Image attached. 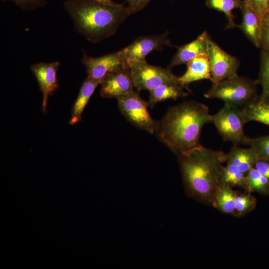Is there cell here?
<instances>
[{
	"label": "cell",
	"instance_id": "277c9868",
	"mask_svg": "<svg viewBox=\"0 0 269 269\" xmlns=\"http://www.w3.org/2000/svg\"><path fill=\"white\" fill-rule=\"evenodd\" d=\"M258 82L237 75L212 84L204 96L208 99H220L225 104L244 108L258 96Z\"/></svg>",
	"mask_w": 269,
	"mask_h": 269
},
{
	"label": "cell",
	"instance_id": "8fae6325",
	"mask_svg": "<svg viewBox=\"0 0 269 269\" xmlns=\"http://www.w3.org/2000/svg\"><path fill=\"white\" fill-rule=\"evenodd\" d=\"M60 66L58 61L39 62L32 65L30 70L35 76L42 95V112H46L48 98L58 88L57 72Z\"/></svg>",
	"mask_w": 269,
	"mask_h": 269
},
{
	"label": "cell",
	"instance_id": "e0dca14e",
	"mask_svg": "<svg viewBox=\"0 0 269 269\" xmlns=\"http://www.w3.org/2000/svg\"><path fill=\"white\" fill-rule=\"evenodd\" d=\"M101 83L88 77L83 81L78 96L71 109L69 124L73 125L80 122L83 112L95 89Z\"/></svg>",
	"mask_w": 269,
	"mask_h": 269
},
{
	"label": "cell",
	"instance_id": "ba28073f",
	"mask_svg": "<svg viewBox=\"0 0 269 269\" xmlns=\"http://www.w3.org/2000/svg\"><path fill=\"white\" fill-rule=\"evenodd\" d=\"M207 54L208 56L212 84L237 74L239 67V59L222 49L211 37L208 43Z\"/></svg>",
	"mask_w": 269,
	"mask_h": 269
},
{
	"label": "cell",
	"instance_id": "cb8c5ba5",
	"mask_svg": "<svg viewBox=\"0 0 269 269\" xmlns=\"http://www.w3.org/2000/svg\"><path fill=\"white\" fill-rule=\"evenodd\" d=\"M243 144L254 149L259 159L269 161V134L254 138L246 136Z\"/></svg>",
	"mask_w": 269,
	"mask_h": 269
},
{
	"label": "cell",
	"instance_id": "8992f818",
	"mask_svg": "<svg viewBox=\"0 0 269 269\" xmlns=\"http://www.w3.org/2000/svg\"><path fill=\"white\" fill-rule=\"evenodd\" d=\"M129 68L137 91H150L165 83H179L178 77L170 70L149 64L145 59L133 62Z\"/></svg>",
	"mask_w": 269,
	"mask_h": 269
},
{
	"label": "cell",
	"instance_id": "5b68a950",
	"mask_svg": "<svg viewBox=\"0 0 269 269\" xmlns=\"http://www.w3.org/2000/svg\"><path fill=\"white\" fill-rule=\"evenodd\" d=\"M213 123L225 141L235 144L243 143L246 136L244 127L246 123L242 109L228 104L216 114L212 115Z\"/></svg>",
	"mask_w": 269,
	"mask_h": 269
},
{
	"label": "cell",
	"instance_id": "ac0fdd59",
	"mask_svg": "<svg viewBox=\"0 0 269 269\" xmlns=\"http://www.w3.org/2000/svg\"><path fill=\"white\" fill-rule=\"evenodd\" d=\"M242 111L246 123L255 121L269 127V96L261 94Z\"/></svg>",
	"mask_w": 269,
	"mask_h": 269
},
{
	"label": "cell",
	"instance_id": "603a6c76",
	"mask_svg": "<svg viewBox=\"0 0 269 269\" xmlns=\"http://www.w3.org/2000/svg\"><path fill=\"white\" fill-rule=\"evenodd\" d=\"M249 193L257 192L269 194V180L255 167L246 174V189Z\"/></svg>",
	"mask_w": 269,
	"mask_h": 269
},
{
	"label": "cell",
	"instance_id": "9a60e30c",
	"mask_svg": "<svg viewBox=\"0 0 269 269\" xmlns=\"http://www.w3.org/2000/svg\"><path fill=\"white\" fill-rule=\"evenodd\" d=\"M242 21L238 25L249 40L257 47L261 46L262 20L257 13L245 3L240 8Z\"/></svg>",
	"mask_w": 269,
	"mask_h": 269
},
{
	"label": "cell",
	"instance_id": "52a82bcc",
	"mask_svg": "<svg viewBox=\"0 0 269 269\" xmlns=\"http://www.w3.org/2000/svg\"><path fill=\"white\" fill-rule=\"evenodd\" d=\"M119 108L126 119L135 127L153 134L156 121L149 114L147 102L144 101L138 93L133 90L117 99Z\"/></svg>",
	"mask_w": 269,
	"mask_h": 269
},
{
	"label": "cell",
	"instance_id": "d4e9b609",
	"mask_svg": "<svg viewBox=\"0 0 269 269\" xmlns=\"http://www.w3.org/2000/svg\"><path fill=\"white\" fill-rule=\"evenodd\" d=\"M261 85V94L269 96V52L262 49L260 58V69L258 81Z\"/></svg>",
	"mask_w": 269,
	"mask_h": 269
},
{
	"label": "cell",
	"instance_id": "4316f807",
	"mask_svg": "<svg viewBox=\"0 0 269 269\" xmlns=\"http://www.w3.org/2000/svg\"><path fill=\"white\" fill-rule=\"evenodd\" d=\"M244 2L257 13L262 20L269 12V0H244Z\"/></svg>",
	"mask_w": 269,
	"mask_h": 269
},
{
	"label": "cell",
	"instance_id": "7a4b0ae2",
	"mask_svg": "<svg viewBox=\"0 0 269 269\" xmlns=\"http://www.w3.org/2000/svg\"><path fill=\"white\" fill-rule=\"evenodd\" d=\"M64 7L76 31L96 43L114 35L134 12L128 6L104 4L92 0H67Z\"/></svg>",
	"mask_w": 269,
	"mask_h": 269
},
{
	"label": "cell",
	"instance_id": "f546056e",
	"mask_svg": "<svg viewBox=\"0 0 269 269\" xmlns=\"http://www.w3.org/2000/svg\"><path fill=\"white\" fill-rule=\"evenodd\" d=\"M134 13L145 8L151 0H125Z\"/></svg>",
	"mask_w": 269,
	"mask_h": 269
},
{
	"label": "cell",
	"instance_id": "ffe728a7",
	"mask_svg": "<svg viewBox=\"0 0 269 269\" xmlns=\"http://www.w3.org/2000/svg\"><path fill=\"white\" fill-rule=\"evenodd\" d=\"M236 193L232 187L219 185L214 195L211 203L220 211L227 214L235 212Z\"/></svg>",
	"mask_w": 269,
	"mask_h": 269
},
{
	"label": "cell",
	"instance_id": "f1b7e54d",
	"mask_svg": "<svg viewBox=\"0 0 269 269\" xmlns=\"http://www.w3.org/2000/svg\"><path fill=\"white\" fill-rule=\"evenodd\" d=\"M262 49L269 52V12L262 20L261 46Z\"/></svg>",
	"mask_w": 269,
	"mask_h": 269
},
{
	"label": "cell",
	"instance_id": "30bf717a",
	"mask_svg": "<svg viewBox=\"0 0 269 269\" xmlns=\"http://www.w3.org/2000/svg\"><path fill=\"white\" fill-rule=\"evenodd\" d=\"M168 32L138 37L129 45L122 49L126 65L137 61L145 60L146 56L155 50H162L165 46L171 45Z\"/></svg>",
	"mask_w": 269,
	"mask_h": 269
},
{
	"label": "cell",
	"instance_id": "44dd1931",
	"mask_svg": "<svg viewBox=\"0 0 269 269\" xmlns=\"http://www.w3.org/2000/svg\"><path fill=\"white\" fill-rule=\"evenodd\" d=\"M244 3V0H205L206 6L210 9L222 12L227 20L226 29L238 27L234 21L235 16L232 11L241 8Z\"/></svg>",
	"mask_w": 269,
	"mask_h": 269
},
{
	"label": "cell",
	"instance_id": "7402d4cb",
	"mask_svg": "<svg viewBox=\"0 0 269 269\" xmlns=\"http://www.w3.org/2000/svg\"><path fill=\"white\" fill-rule=\"evenodd\" d=\"M219 185L246 189V174L235 165L227 163L223 167Z\"/></svg>",
	"mask_w": 269,
	"mask_h": 269
},
{
	"label": "cell",
	"instance_id": "1f68e13d",
	"mask_svg": "<svg viewBox=\"0 0 269 269\" xmlns=\"http://www.w3.org/2000/svg\"><path fill=\"white\" fill-rule=\"evenodd\" d=\"M99 2H101L104 4L111 5H117L119 3H116L112 0H92Z\"/></svg>",
	"mask_w": 269,
	"mask_h": 269
},
{
	"label": "cell",
	"instance_id": "3957f363",
	"mask_svg": "<svg viewBox=\"0 0 269 269\" xmlns=\"http://www.w3.org/2000/svg\"><path fill=\"white\" fill-rule=\"evenodd\" d=\"M178 156L188 193L199 200L211 203L219 185L226 153L200 144Z\"/></svg>",
	"mask_w": 269,
	"mask_h": 269
},
{
	"label": "cell",
	"instance_id": "5bb4252c",
	"mask_svg": "<svg viewBox=\"0 0 269 269\" xmlns=\"http://www.w3.org/2000/svg\"><path fill=\"white\" fill-rule=\"evenodd\" d=\"M187 70L181 76L178 77L183 86L194 82L207 79L212 81L210 63L207 53L200 54L186 63Z\"/></svg>",
	"mask_w": 269,
	"mask_h": 269
},
{
	"label": "cell",
	"instance_id": "9c48e42d",
	"mask_svg": "<svg viewBox=\"0 0 269 269\" xmlns=\"http://www.w3.org/2000/svg\"><path fill=\"white\" fill-rule=\"evenodd\" d=\"M81 62L85 68L87 77L101 84L111 74L127 67L122 49L97 57L89 56L84 52Z\"/></svg>",
	"mask_w": 269,
	"mask_h": 269
},
{
	"label": "cell",
	"instance_id": "83f0119b",
	"mask_svg": "<svg viewBox=\"0 0 269 269\" xmlns=\"http://www.w3.org/2000/svg\"><path fill=\"white\" fill-rule=\"evenodd\" d=\"M2 2L11 1L24 10L36 9L44 7L46 0H0Z\"/></svg>",
	"mask_w": 269,
	"mask_h": 269
},
{
	"label": "cell",
	"instance_id": "6da1fadb",
	"mask_svg": "<svg viewBox=\"0 0 269 269\" xmlns=\"http://www.w3.org/2000/svg\"><path fill=\"white\" fill-rule=\"evenodd\" d=\"M212 115L205 104L189 101L170 108L156 121L158 138L177 155L199 145L203 126L211 123Z\"/></svg>",
	"mask_w": 269,
	"mask_h": 269
},
{
	"label": "cell",
	"instance_id": "4fadbf2b",
	"mask_svg": "<svg viewBox=\"0 0 269 269\" xmlns=\"http://www.w3.org/2000/svg\"><path fill=\"white\" fill-rule=\"evenodd\" d=\"M210 37L207 32L204 31L195 40L178 47L167 68L171 70L176 66L186 64L200 54L207 53Z\"/></svg>",
	"mask_w": 269,
	"mask_h": 269
},
{
	"label": "cell",
	"instance_id": "2e32d148",
	"mask_svg": "<svg viewBox=\"0 0 269 269\" xmlns=\"http://www.w3.org/2000/svg\"><path fill=\"white\" fill-rule=\"evenodd\" d=\"M259 159L257 152L252 147L242 148L238 144L234 143L226 154V162L235 165L245 174L255 167Z\"/></svg>",
	"mask_w": 269,
	"mask_h": 269
},
{
	"label": "cell",
	"instance_id": "4dcf8cb0",
	"mask_svg": "<svg viewBox=\"0 0 269 269\" xmlns=\"http://www.w3.org/2000/svg\"><path fill=\"white\" fill-rule=\"evenodd\" d=\"M254 167L269 180V161L259 159Z\"/></svg>",
	"mask_w": 269,
	"mask_h": 269
},
{
	"label": "cell",
	"instance_id": "7c38bea8",
	"mask_svg": "<svg viewBox=\"0 0 269 269\" xmlns=\"http://www.w3.org/2000/svg\"><path fill=\"white\" fill-rule=\"evenodd\" d=\"M100 95L105 98L123 97L134 88L129 68H122L109 75L101 83Z\"/></svg>",
	"mask_w": 269,
	"mask_h": 269
},
{
	"label": "cell",
	"instance_id": "d6986e66",
	"mask_svg": "<svg viewBox=\"0 0 269 269\" xmlns=\"http://www.w3.org/2000/svg\"><path fill=\"white\" fill-rule=\"evenodd\" d=\"M184 88L187 89L179 83L163 84L149 91L148 106L152 108L160 102L167 99L176 100L186 96L188 93L184 91Z\"/></svg>",
	"mask_w": 269,
	"mask_h": 269
},
{
	"label": "cell",
	"instance_id": "484cf974",
	"mask_svg": "<svg viewBox=\"0 0 269 269\" xmlns=\"http://www.w3.org/2000/svg\"><path fill=\"white\" fill-rule=\"evenodd\" d=\"M256 205L255 197L248 194H237L235 199V212L239 216L243 215L253 210Z\"/></svg>",
	"mask_w": 269,
	"mask_h": 269
}]
</instances>
